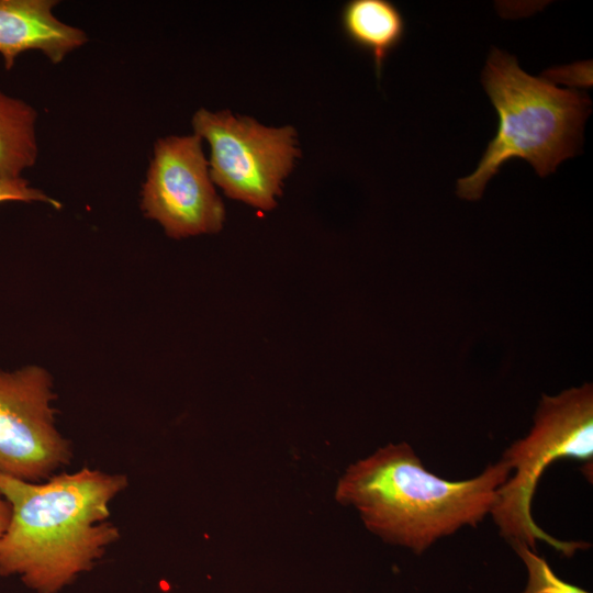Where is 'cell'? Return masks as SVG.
I'll return each mask as SVG.
<instances>
[{
	"mask_svg": "<svg viewBox=\"0 0 593 593\" xmlns=\"http://www.w3.org/2000/svg\"><path fill=\"white\" fill-rule=\"evenodd\" d=\"M127 478L81 468L25 481L0 475V492L10 505L0 542V575H15L36 593H58L93 568L120 538L109 521L111 502Z\"/></svg>",
	"mask_w": 593,
	"mask_h": 593,
	"instance_id": "6da1fadb",
	"label": "cell"
},
{
	"mask_svg": "<svg viewBox=\"0 0 593 593\" xmlns=\"http://www.w3.org/2000/svg\"><path fill=\"white\" fill-rule=\"evenodd\" d=\"M510 475L500 459L460 481L428 471L407 443L388 444L350 465L336 500L351 506L365 527L384 542L421 555L439 539L490 515Z\"/></svg>",
	"mask_w": 593,
	"mask_h": 593,
	"instance_id": "7a4b0ae2",
	"label": "cell"
},
{
	"mask_svg": "<svg viewBox=\"0 0 593 593\" xmlns=\"http://www.w3.org/2000/svg\"><path fill=\"white\" fill-rule=\"evenodd\" d=\"M482 85L499 114L497 132L477 169L457 181V194L479 200L488 181L513 158L527 160L540 177L553 172L582 143L590 99L574 89L526 74L511 56L493 48Z\"/></svg>",
	"mask_w": 593,
	"mask_h": 593,
	"instance_id": "3957f363",
	"label": "cell"
},
{
	"mask_svg": "<svg viewBox=\"0 0 593 593\" xmlns=\"http://www.w3.org/2000/svg\"><path fill=\"white\" fill-rule=\"evenodd\" d=\"M510 475L497 491L490 513L500 536L512 547L526 545L537 551L541 540L567 557L590 545L564 541L545 533L534 521L532 501L547 467L558 459L593 460V387L584 383L556 395L542 394L529 433L505 449L501 458ZM592 477V474L590 473Z\"/></svg>",
	"mask_w": 593,
	"mask_h": 593,
	"instance_id": "277c9868",
	"label": "cell"
},
{
	"mask_svg": "<svg viewBox=\"0 0 593 593\" xmlns=\"http://www.w3.org/2000/svg\"><path fill=\"white\" fill-rule=\"evenodd\" d=\"M194 134L211 147L209 171L224 193L258 210L270 211L300 152L292 126L268 127L228 110H198Z\"/></svg>",
	"mask_w": 593,
	"mask_h": 593,
	"instance_id": "5b68a950",
	"label": "cell"
},
{
	"mask_svg": "<svg viewBox=\"0 0 593 593\" xmlns=\"http://www.w3.org/2000/svg\"><path fill=\"white\" fill-rule=\"evenodd\" d=\"M53 383L38 366L0 371V475L42 481L69 462L55 425Z\"/></svg>",
	"mask_w": 593,
	"mask_h": 593,
	"instance_id": "8992f818",
	"label": "cell"
},
{
	"mask_svg": "<svg viewBox=\"0 0 593 593\" xmlns=\"http://www.w3.org/2000/svg\"><path fill=\"white\" fill-rule=\"evenodd\" d=\"M142 209L174 238L222 228L224 205L213 187L201 137L172 135L156 142L142 189Z\"/></svg>",
	"mask_w": 593,
	"mask_h": 593,
	"instance_id": "52a82bcc",
	"label": "cell"
},
{
	"mask_svg": "<svg viewBox=\"0 0 593 593\" xmlns=\"http://www.w3.org/2000/svg\"><path fill=\"white\" fill-rule=\"evenodd\" d=\"M56 0H0V55L7 70L26 51L43 53L53 64L87 43L81 29L53 14Z\"/></svg>",
	"mask_w": 593,
	"mask_h": 593,
	"instance_id": "ba28073f",
	"label": "cell"
},
{
	"mask_svg": "<svg viewBox=\"0 0 593 593\" xmlns=\"http://www.w3.org/2000/svg\"><path fill=\"white\" fill-rule=\"evenodd\" d=\"M340 26L351 44L372 57L378 77L406 32L403 13L389 0L346 2L340 12Z\"/></svg>",
	"mask_w": 593,
	"mask_h": 593,
	"instance_id": "9c48e42d",
	"label": "cell"
},
{
	"mask_svg": "<svg viewBox=\"0 0 593 593\" xmlns=\"http://www.w3.org/2000/svg\"><path fill=\"white\" fill-rule=\"evenodd\" d=\"M36 119L33 107L0 90V183L22 178L35 164Z\"/></svg>",
	"mask_w": 593,
	"mask_h": 593,
	"instance_id": "30bf717a",
	"label": "cell"
},
{
	"mask_svg": "<svg viewBox=\"0 0 593 593\" xmlns=\"http://www.w3.org/2000/svg\"><path fill=\"white\" fill-rule=\"evenodd\" d=\"M513 548L527 570V584L522 593H589L558 578L546 559L526 545Z\"/></svg>",
	"mask_w": 593,
	"mask_h": 593,
	"instance_id": "8fae6325",
	"label": "cell"
},
{
	"mask_svg": "<svg viewBox=\"0 0 593 593\" xmlns=\"http://www.w3.org/2000/svg\"><path fill=\"white\" fill-rule=\"evenodd\" d=\"M5 201H37L51 203L55 208L59 206L56 200L49 198L41 190L31 187L24 178L0 183V203Z\"/></svg>",
	"mask_w": 593,
	"mask_h": 593,
	"instance_id": "7c38bea8",
	"label": "cell"
},
{
	"mask_svg": "<svg viewBox=\"0 0 593 593\" xmlns=\"http://www.w3.org/2000/svg\"><path fill=\"white\" fill-rule=\"evenodd\" d=\"M10 505L5 497L0 492V542L1 539L5 533V529L8 527L9 521H10Z\"/></svg>",
	"mask_w": 593,
	"mask_h": 593,
	"instance_id": "4fadbf2b",
	"label": "cell"
}]
</instances>
